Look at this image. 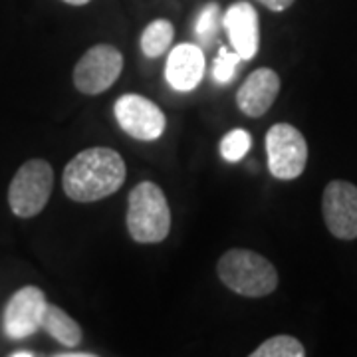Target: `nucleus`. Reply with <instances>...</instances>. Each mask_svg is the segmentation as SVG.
<instances>
[{
  "instance_id": "nucleus-1",
  "label": "nucleus",
  "mask_w": 357,
  "mask_h": 357,
  "mask_svg": "<svg viewBox=\"0 0 357 357\" xmlns=\"http://www.w3.org/2000/svg\"><path fill=\"white\" fill-rule=\"evenodd\" d=\"M126 161L109 147H89L64 169L62 187L76 203H96L117 192L126 183Z\"/></svg>"
},
{
  "instance_id": "nucleus-2",
  "label": "nucleus",
  "mask_w": 357,
  "mask_h": 357,
  "mask_svg": "<svg viewBox=\"0 0 357 357\" xmlns=\"http://www.w3.org/2000/svg\"><path fill=\"white\" fill-rule=\"evenodd\" d=\"M217 272L227 288L244 298H264L278 286V272L274 264L246 248L227 250L218 260Z\"/></svg>"
},
{
  "instance_id": "nucleus-3",
  "label": "nucleus",
  "mask_w": 357,
  "mask_h": 357,
  "mask_svg": "<svg viewBox=\"0 0 357 357\" xmlns=\"http://www.w3.org/2000/svg\"><path fill=\"white\" fill-rule=\"evenodd\" d=\"M129 236L141 244H157L171 232V211L165 192L151 181H143L128 199Z\"/></svg>"
},
{
  "instance_id": "nucleus-4",
  "label": "nucleus",
  "mask_w": 357,
  "mask_h": 357,
  "mask_svg": "<svg viewBox=\"0 0 357 357\" xmlns=\"http://www.w3.org/2000/svg\"><path fill=\"white\" fill-rule=\"evenodd\" d=\"M54 169L44 159H30L16 171L8 187V206L16 217L40 215L50 201Z\"/></svg>"
},
{
  "instance_id": "nucleus-5",
  "label": "nucleus",
  "mask_w": 357,
  "mask_h": 357,
  "mask_svg": "<svg viewBox=\"0 0 357 357\" xmlns=\"http://www.w3.org/2000/svg\"><path fill=\"white\" fill-rule=\"evenodd\" d=\"M268 169L276 178H298L307 163V143L290 123H276L266 133Z\"/></svg>"
},
{
  "instance_id": "nucleus-6",
  "label": "nucleus",
  "mask_w": 357,
  "mask_h": 357,
  "mask_svg": "<svg viewBox=\"0 0 357 357\" xmlns=\"http://www.w3.org/2000/svg\"><path fill=\"white\" fill-rule=\"evenodd\" d=\"M123 72V56L112 44L91 46L74 68V84L86 96H98L109 89Z\"/></svg>"
},
{
  "instance_id": "nucleus-7",
  "label": "nucleus",
  "mask_w": 357,
  "mask_h": 357,
  "mask_svg": "<svg viewBox=\"0 0 357 357\" xmlns=\"http://www.w3.org/2000/svg\"><path fill=\"white\" fill-rule=\"evenodd\" d=\"M114 114L119 128L137 141H155L167 128L165 114L151 100L139 93H123L117 98Z\"/></svg>"
},
{
  "instance_id": "nucleus-8",
  "label": "nucleus",
  "mask_w": 357,
  "mask_h": 357,
  "mask_svg": "<svg viewBox=\"0 0 357 357\" xmlns=\"http://www.w3.org/2000/svg\"><path fill=\"white\" fill-rule=\"evenodd\" d=\"M326 227L335 238H357V187L347 181H332L321 197Z\"/></svg>"
},
{
  "instance_id": "nucleus-9",
  "label": "nucleus",
  "mask_w": 357,
  "mask_h": 357,
  "mask_svg": "<svg viewBox=\"0 0 357 357\" xmlns=\"http://www.w3.org/2000/svg\"><path fill=\"white\" fill-rule=\"evenodd\" d=\"M46 294L36 286H24L10 296L4 307V332L10 340H24L38 332L46 312Z\"/></svg>"
},
{
  "instance_id": "nucleus-10",
  "label": "nucleus",
  "mask_w": 357,
  "mask_h": 357,
  "mask_svg": "<svg viewBox=\"0 0 357 357\" xmlns=\"http://www.w3.org/2000/svg\"><path fill=\"white\" fill-rule=\"evenodd\" d=\"M222 26L232 50L243 60H252L260 46V24L255 6L250 2H234L222 16Z\"/></svg>"
},
{
  "instance_id": "nucleus-11",
  "label": "nucleus",
  "mask_w": 357,
  "mask_h": 357,
  "mask_svg": "<svg viewBox=\"0 0 357 357\" xmlns=\"http://www.w3.org/2000/svg\"><path fill=\"white\" fill-rule=\"evenodd\" d=\"M280 93V77L270 68H258L236 91V105L248 117H260Z\"/></svg>"
},
{
  "instance_id": "nucleus-12",
  "label": "nucleus",
  "mask_w": 357,
  "mask_h": 357,
  "mask_svg": "<svg viewBox=\"0 0 357 357\" xmlns=\"http://www.w3.org/2000/svg\"><path fill=\"white\" fill-rule=\"evenodd\" d=\"M204 76V54L195 44H178L173 48L165 66L169 86L177 91H192Z\"/></svg>"
},
{
  "instance_id": "nucleus-13",
  "label": "nucleus",
  "mask_w": 357,
  "mask_h": 357,
  "mask_svg": "<svg viewBox=\"0 0 357 357\" xmlns=\"http://www.w3.org/2000/svg\"><path fill=\"white\" fill-rule=\"evenodd\" d=\"M40 330H44L64 347H77L82 344V337H84L82 328H79L76 319L72 318L70 314H66L62 307L54 306V304L46 306Z\"/></svg>"
},
{
  "instance_id": "nucleus-14",
  "label": "nucleus",
  "mask_w": 357,
  "mask_h": 357,
  "mask_svg": "<svg viewBox=\"0 0 357 357\" xmlns=\"http://www.w3.org/2000/svg\"><path fill=\"white\" fill-rule=\"evenodd\" d=\"M175 28L165 18H157L141 34V50L147 58H159L171 46Z\"/></svg>"
},
{
  "instance_id": "nucleus-15",
  "label": "nucleus",
  "mask_w": 357,
  "mask_h": 357,
  "mask_svg": "<svg viewBox=\"0 0 357 357\" xmlns=\"http://www.w3.org/2000/svg\"><path fill=\"white\" fill-rule=\"evenodd\" d=\"M306 349L292 335H274L258 345L250 357H304Z\"/></svg>"
},
{
  "instance_id": "nucleus-16",
  "label": "nucleus",
  "mask_w": 357,
  "mask_h": 357,
  "mask_svg": "<svg viewBox=\"0 0 357 357\" xmlns=\"http://www.w3.org/2000/svg\"><path fill=\"white\" fill-rule=\"evenodd\" d=\"M218 26H220V6L217 2H206L195 22V34L203 42V46H208L217 38Z\"/></svg>"
},
{
  "instance_id": "nucleus-17",
  "label": "nucleus",
  "mask_w": 357,
  "mask_h": 357,
  "mask_svg": "<svg viewBox=\"0 0 357 357\" xmlns=\"http://www.w3.org/2000/svg\"><path fill=\"white\" fill-rule=\"evenodd\" d=\"M250 147H252L250 133L246 129H232L220 141V155L225 161L236 163L250 151Z\"/></svg>"
},
{
  "instance_id": "nucleus-18",
  "label": "nucleus",
  "mask_w": 357,
  "mask_h": 357,
  "mask_svg": "<svg viewBox=\"0 0 357 357\" xmlns=\"http://www.w3.org/2000/svg\"><path fill=\"white\" fill-rule=\"evenodd\" d=\"M243 62V58L234 50L229 48H218L217 58H215V66H213V77L218 84H229L238 70V64Z\"/></svg>"
},
{
  "instance_id": "nucleus-19",
  "label": "nucleus",
  "mask_w": 357,
  "mask_h": 357,
  "mask_svg": "<svg viewBox=\"0 0 357 357\" xmlns=\"http://www.w3.org/2000/svg\"><path fill=\"white\" fill-rule=\"evenodd\" d=\"M258 2H262L272 13H284L286 8H290L294 4V0H258Z\"/></svg>"
},
{
  "instance_id": "nucleus-20",
  "label": "nucleus",
  "mask_w": 357,
  "mask_h": 357,
  "mask_svg": "<svg viewBox=\"0 0 357 357\" xmlns=\"http://www.w3.org/2000/svg\"><path fill=\"white\" fill-rule=\"evenodd\" d=\"M36 354H32V351H13L10 357H34Z\"/></svg>"
},
{
  "instance_id": "nucleus-21",
  "label": "nucleus",
  "mask_w": 357,
  "mask_h": 357,
  "mask_svg": "<svg viewBox=\"0 0 357 357\" xmlns=\"http://www.w3.org/2000/svg\"><path fill=\"white\" fill-rule=\"evenodd\" d=\"M66 4H72V6H84V4H88L89 0H64Z\"/></svg>"
},
{
  "instance_id": "nucleus-22",
  "label": "nucleus",
  "mask_w": 357,
  "mask_h": 357,
  "mask_svg": "<svg viewBox=\"0 0 357 357\" xmlns=\"http://www.w3.org/2000/svg\"><path fill=\"white\" fill-rule=\"evenodd\" d=\"M60 357H93V354H60Z\"/></svg>"
}]
</instances>
